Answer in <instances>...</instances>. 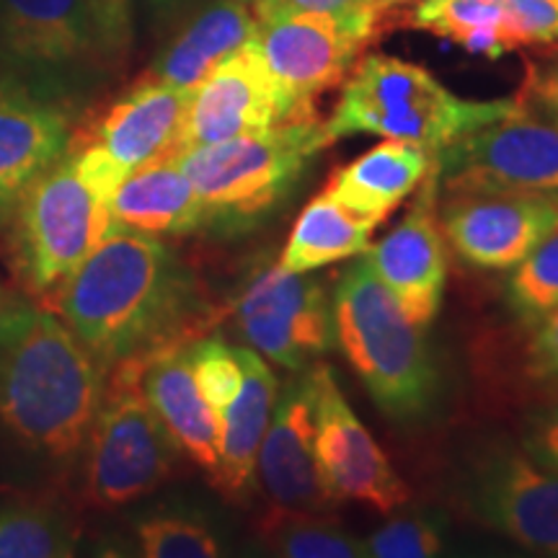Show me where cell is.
<instances>
[{"mask_svg":"<svg viewBox=\"0 0 558 558\" xmlns=\"http://www.w3.org/2000/svg\"><path fill=\"white\" fill-rule=\"evenodd\" d=\"M256 19H277V16H292V13H326V16H341V19H360V16H375L378 13L369 11L365 0H259L251 5Z\"/></svg>","mask_w":558,"mask_h":558,"instance_id":"34","label":"cell"},{"mask_svg":"<svg viewBox=\"0 0 558 558\" xmlns=\"http://www.w3.org/2000/svg\"><path fill=\"white\" fill-rule=\"evenodd\" d=\"M254 476L271 512L320 514L339 505L320 476L308 373L288 383L282 396H277Z\"/></svg>","mask_w":558,"mask_h":558,"instance_id":"17","label":"cell"},{"mask_svg":"<svg viewBox=\"0 0 558 558\" xmlns=\"http://www.w3.org/2000/svg\"><path fill=\"white\" fill-rule=\"evenodd\" d=\"M109 228L107 202L83 184L65 153L16 202V256L26 284L47 292L65 282Z\"/></svg>","mask_w":558,"mask_h":558,"instance_id":"8","label":"cell"},{"mask_svg":"<svg viewBox=\"0 0 558 558\" xmlns=\"http://www.w3.org/2000/svg\"><path fill=\"white\" fill-rule=\"evenodd\" d=\"M409 24L488 60L522 50L499 0H416Z\"/></svg>","mask_w":558,"mask_h":558,"instance_id":"26","label":"cell"},{"mask_svg":"<svg viewBox=\"0 0 558 558\" xmlns=\"http://www.w3.org/2000/svg\"><path fill=\"white\" fill-rule=\"evenodd\" d=\"M140 554L148 558H215L220 543L209 530L190 518H150L137 525Z\"/></svg>","mask_w":558,"mask_h":558,"instance_id":"31","label":"cell"},{"mask_svg":"<svg viewBox=\"0 0 558 558\" xmlns=\"http://www.w3.org/2000/svg\"><path fill=\"white\" fill-rule=\"evenodd\" d=\"M520 99L533 104L541 109V114L558 122V52L530 65Z\"/></svg>","mask_w":558,"mask_h":558,"instance_id":"36","label":"cell"},{"mask_svg":"<svg viewBox=\"0 0 558 558\" xmlns=\"http://www.w3.org/2000/svg\"><path fill=\"white\" fill-rule=\"evenodd\" d=\"M518 99H460L416 62L373 52L354 62L326 130L333 140H403L437 156L458 137L507 117Z\"/></svg>","mask_w":558,"mask_h":558,"instance_id":"3","label":"cell"},{"mask_svg":"<svg viewBox=\"0 0 558 558\" xmlns=\"http://www.w3.org/2000/svg\"><path fill=\"white\" fill-rule=\"evenodd\" d=\"M233 316L254 352L295 373L316 365L337 341L326 284L279 264L248 279Z\"/></svg>","mask_w":558,"mask_h":558,"instance_id":"11","label":"cell"},{"mask_svg":"<svg viewBox=\"0 0 558 558\" xmlns=\"http://www.w3.org/2000/svg\"><path fill=\"white\" fill-rule=\"evenodd\" d=\"M88 5L90 19H94L99 37L104 41V50L114 65L128 58L132 47V0H83Z\"/></svg>","mask_w":558,"mask_h":558,"instance_id":"33","label":"cell"},{"mask_svg":"<svg viewBox=\"0 0 558 558\" xmlns=\"http://www.w3.org/2000/svg\"><path fill=\"white\" fill-rule=\"evenodd\" d=\"M331 143L326 122L311 117L181 150L177 160L205 205V228H239L251 226L288 197Z\"/></svg>","mask_w":558,"mask_h":558,"instance_id":"5","label":"cell"},{"mask_svg":"<svg viewBox=\"0 0 558 558\" xmlns=\"http://www.w3.org/2000/svg\"><path fill=\"white\" fill-rule=\"evenodd\" d=\"M13 305H16V303H13V300H11V295H9V292H5V288H3V284H0V320H3L5 316H9V313H11V308H13Z\"/></svg>","mask_w":558,"mask_h":558,"instance_id":"40","label":"cell"},{"mask_svg":"<svg viewBox=\"0 0 558 558\" xmlns=\"http://www.w3.org/2000/svg\"><path fill=\"white\" fill-rule=\"evenodd\" d=\"M362 546L375 558H432L442 554V535L427 518H399L375 530Z\"/></svg>","mask_w":558,"mask_h":558,"instance_id":"32","label":"cell"},{"mask_svg":"<svg viewBox=\"0 0 558 558\" xmlns=\"http://www.w3.org/2000/svg\"><path fill=\"white\" fill-rule=\"evenodd\" d=\"M507 305L522 326L533 329L558 305V230L533 248L507 279Z\"/></svg>","mask_w":558,"mask_h":558,"instance_id":"29","label":"cell"},{"mask_svg":"<svg viewBox=\"0 0 558 558\" xmlns=\"http://www.w3.org/2000/svg\"><path fill=\"white\" fill-rule=\"evenodd\" d=\"M190 94L143 75L96 120L83 145H94L124 177L150 160L173 156Z\"/></svg>","mask_w":558,"mask_h":558,"instance_id":"19","label":"cell"},{"mask_svg":"<svg viewBox=\"0 0 558 558\" xmlns=\"http://www.w3.org/2000/svg\"><path fill=\"white\" fill-rule=\"evenodd\" d=\"M243 3H248V5H254V3H259V0H243Z\"/></svg>","mask_w":558,"mask_h":558,"instance_id":"41","label":"cell"},{"mask_svg":"<svg viewBox=\"0 0 558 558\" xmlns=\"http://www.w3.org/2000/svg\"><path fill=\"white\" fill-rule=\"evenodd\" d=\"M107 207L114 226L150 235H190L207 222L205 205L177 156L156 158L132 171Z\"/></svg>","mask_w":558,"mask_h":558,"instance_id":"22","label":"cell"},{"mask_svg":"<svg viewBox=\"0 0 558 558\" xmlns=\"http://www.w3.org/2000/svg\"><path fill=\"white\" fill-rule=\"evenodd\" d=\"M439 226L465 264L514 269L558 230V194L527 190L448 192Z\"/></svg>","mask_w":558,"mask_h":558,"instance_id":"12","label":"cell"},{"mask_svg":"<svg viewBox=\"0 0 558 558\" xmlns=\"http://www.w3.org/2000/svg\"><path fill=\"white\" fill-rule=\"evenodd\" d=\"M70 150L68 104L0 73V213Z\"/></svg>","mask_w":558,"mask_h":558,"instance_id":"18","label":"cell"},{"mask_svg":"<svg viewBox=\"0 0 558 558\" xmlns=\"http://www.w3.org/2000/svg\"><path fill=\"white\" fill-rule=\"evenodd\" d=\"M331 305L341 352L373 401L403 422L427 414L439 378L424 326L403 313L365 256L341 271Z\"/></svg>","mask_w":558,"mask_h":558,"instance_id":"4","label":"cell"},{"mask_svg":"<svg viewBox=\"0 0 558 558\" xmlns=\"http://www.w3.org/2000/svg\"><path fill=\"white\" fill-rule=\"evenodd\" d=\"M378 21L326 13L262 19L251 47L300 114L316 117L313 99L344 83L362 50L378 34Z\"/></svg>","mask_w":558,"mask_h":558,"instance_id":"10","label":"cell"},{"mask_svg":"<svg viewBox=\"0 0 558 558\" xmlns=\"http://www.w3.org/2000/svg\"><path fill=\"white\" fill-rule=\"evenodd\" d=\"M107 367L54 313L13 305L0 320V463L65 471L86 450Z\"/></svg>","mask_w":558,"mask_h":558,"instance_id":"1","label":"cell"},{"mask_svg":"<svg viewBox=\"0 0 558 558\" xmlns=\"http://www.w3.org/2000/svg\"><path fill=\"white\" fill-rule=\"evenodd\" d=\"M378 226L380 222L349 213L326 192L318 194L292 226L290 239L279 256V267L308 275L326 264L362 256Z\"/></svg>","mask_w":558,"mask_h":558,"instance_id":"25","label":"cell"},{"mask_svg":"<svg viewBox=\"0 0 558 558\" xmlns=\"http://www.w3.org/2000/svg\"><path fill=\"white\" fill-rule=\"evenodd\" d=\"M140 360V388L156 411L181 456L205 471L213 484L220 476L218 416L202 399L192 375L190 354L181 341H171Z\"/></svg>","mask_w":558,"mask_h":558,"instance_id":"20","label":"cell"},{"mask_svg":"<svg viewBox=\"0 0 558 558\" xmlns=\"http://www.w3.org/2000/svg\"><path fill=\"white\" fill-rule=\"evenodd\" d=\"M254 11L243 0H205L160 47L145 75L192 94L222 60L254 39Z\"/></svg>","mask_w":558,"mask_h":558,"instance_id":"21","label":"cell"},{"mask_svg":"<svg viewBox=\"0 0 558 558\" xmlns=\"http://www.w3.org/2000/svg\"><path fill=\"white\" fill-rule=\"evenodd\" d=\"M522 448L558 471V401L530 418Z\"/></svg>","mask_w":558,"mask_h":558,"instance_id":"37","label":"cell"},{"mask_svg":"<svg viewBox=\"0 0 558 558\" xmlns=\"http://www.w3.org/2000/svg\"><path fill=\"white\" fill-rule=\"evenodd\" d=\"M243 383L233 403L218 418V452L220 476L215 488L226 497H241L251 486L256 469V456L264 432L269 427L271 411L277 403V378L259 352L251 347H239Z\"/></svg>","mask_w":558,"mask_h":558,"instance_id":"24","label":"cell"},{"mask_svg":"<svg viewBox=\"0 0 558 558\" xmlns=\"http://www.w3.org/2000/svg\"><path fill=\"white\" fill-rule=\"evenodd\" d=\"M179 450L140 388V360L114 365L86 442L83 494L96 509H120L156 492Z\"/></svg>","mask_w":558,"mask_h":558,"instance_id":"6","label":"cell"},{"mask_svg":"<svg viewBox=\"0 0 558 558\" xmlns=\"http://www.w3.org/2000/svg\"><path fill=\"white\" fill-rule=\"evenodd\" d=\"M186 354H190L192 375L197 380L202 399L220 418L222 411L239 396L243 383L239 349L230 347L220 337H205L186 347Z\"/></svg>","mask_w":558,"mask_h":558,"instance_id":"30","label":"cell"},{"mask_svg":"<svg viewBox=\"0 0 558 558\" xmlns=\"http://www.w3.org/2000/svg\"><path fill=\"white\" fill-rule=\"evenodd\" d=\"M527 369L535 380L558 386V305L533 326L527 344Z\"/></svg>","mask_w":558,"mask_h":558,"instance_id":"35","label":"cell"},{"mask_svg":"<svg viewBox=\"0 0 558 558\" xmlns=\"http://www.w3.org/2000/svg\"><path fill=\"white\" fill-rule=\"evenodd\" d=\"M58 311L83 347L114 367L190 337L197 290L192 271L158 235L111 222L99 246L60 282Z\"/></svg>","mask_w":558,"mask_h":558,"instance_id":"2","label":"cell"},{"mask_svg":"<svg viewBox=\"0 0 558 558\" xmlns=\"http://www.w3.org/2000/svg\"><path fill=\"white\" fill-rule=\"evenodd\" d=\"M380 282L393 292L403 313L418 326H429L442 305L448 282V254L439 226V177L435 171L418 184V192L403 220L369 243L365 254Z\"/></svg>","mask_w":558,"mask_h":558,"instance_id":"16","label":"cell"},{"mask_svg":"<svg viewBox=\"0 0 558 558\" xmlns=\"http://www.w3.org/2000/svg\"><path fill=\"white\" fill-rule=\"evenodd\" d=\"M439 184L458 190L558 194V122L518 99L507 117L458 137L435 156Z\"/></svg>","mask_w":558,"mask_h":558,"instance_id":"9","label":"cell"},{"mask_svg":"<svg viewBox=\"0 0 558 558\" xmlns=\"http://www.w3.org/2000/svg\"><path fill=\"white\" fill-rule=\"evenodd\" d=\"M262 538L277 556L288 558H354L365 556V546L347 533L331 512L300 514L269 512L259 522Z\"/></svg>","mask_w":558,"mask_h":558,"instance_id":"28","label":"cell"},{"mask_svg":"<svg viewBox=\"0 0 558 558\" xmlns=\"http://www.w3.org/2000/svg\"><path fill=\"white\" fill-rule=\"evenodd\" d=\"M78 548V527L50 499L0 505V558H68Z\"/></svg>","mask_w":558,"mask_h":558,"instance_id":"27","label":"cell"},{"mask_svg":"<svg viewBox=\"0 0 558 558\" xmlns=\"http://www.w3.org/2000/svg\"><path fill=\"white\" fill-rule=\"evenodd\" d=\"M435 166L437 160L429 150L403 140H386L344 169L333 171L324 192L349 213L383 222L418 190Z\"/></svg>","mask_w":558,"mask_h":558,"instance_id":"23","label":"cell"},{"mask_svg":"<svg viewBox=\"0 0 558 558\" xmlns=\"http://www.w3.org/2000/svg\"><path fill=\"white\" fill-rule=\"evenodd\" d=\"M290 120H311L295 109L267 73L251 41L220 62L190 94L177 150L256 135Z\"/></svg>","mask_w":558,"mask_h":558,"instance_id":"15","label":"cell"},{"mask_svg":"<svg viewBox=\"0 0 558 558\" xmlns=\"http://www.w3.org/2000/svg\"><path fill=\"white\" fill-rule=\"evenodd\" d=\"M111 65L83 0H0V73L68 104Z\"/></svg>","mask_w":558,"mask_h":558,"instance_id":"7","label":"cell"},{"mask_svg":"<svg viewBox=\"0 0 558 558\" xmlns=\"http://www.w3.org/2000/svg\"><path fill=\"white\" fill-rule=\"evenodd\" d=\"M367 9L375 11L378 16H383V13L396 9V5H407V3H414V0H365Z\"/></svg>","mask_w":558,"mask_h":558,"instance_id":"39","label":"cell"},{"mask_svg":"<svg viewBox=\"0 0 558 558\" xmlns=\"http://www.w3.org/2000/svg\"><path fill=\"white\" fill-rule=\"evenodd\" d=\"M194 3H197V0H148V9L153 11V16L166 21V19L181 16V13L192 9Z\"/></svg>","mask_w":558,"mask_h":558,"instance_id":"38","label":"cell"},{"mask_svg":"<svg viewBox=\"0 0 558 558\" xmlns=\"http://www.w3.org/2000/svg\"><path fill=\"white\" fill-rule=\"evenodd\" d=\"M465 501L481 522L518 546L558 558V471L522 445L481 456L465 481Z\"/></svg>","mask_w":558,"mask_h":558,"instance_id":"13","label":"cell"},{"mask_svg":"<svg viewBox=\"0 0 558 558\" xmlns=\"http://www.w3.org/2000/svg\"><path fill=\"white\" fill-rule=\"evenodd\" d=\"M316 456L329 492L339 501L354 499L388 514L407 505L411 492L373 435L337 386L331 367L316 362L308 369Z\"/></svg>","mask_w":558,"mask_h":558,"instance_id":"14","label":"cell"}]
</instances>
